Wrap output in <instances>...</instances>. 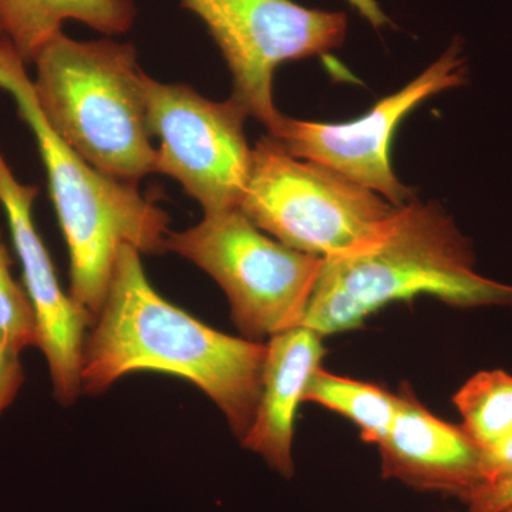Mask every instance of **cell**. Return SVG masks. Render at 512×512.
<instances>
[{
  "label": "cell",
  "instance_id": "7402d4cb",
  "mask_svg": "<svg viewBox=\"0 0 512 512\" xmlns=\"http://www.w3.org/2000/svg\"><path fill=\"white\" fill-rule=\"evenodd\" d=\"M466 512H476V511L467 510Z\"/></svg>",
  "mask_w": 512,
  "mask_h": 512
},
{
  "label": "cell",
  "instance_id": "8fae6325",
  "mask_svg": "<svg viewBox=\"0 0 512 512\" xmlns=\"http://www.w3.org/2000/svg\"><path fill=\"white\" fill-rule=\"evenodd\" d=\"M377 448L382 476L466 503L483 485V450L466 430L430 413L412 389L399 394L392 427Z\"/></svg>",
  "mask_w": 512,
  "mask_h": 512
},
{
  "label": "cell",
  "instance_id": "ffe728a7",
  "mask_svg": "<svg viewBox=\"0 0 512 512\" xmlns=\"http://www.w3.org/2000/svg\"><path fill=\"white\" fill-rule=\"evenodd\" d=\"M353 6L373 26V28H382L389 23V18L384 15L382 8L376 0H348Z\"/></svg>",
  "mask_w": 512,
  "mask_h": 512
},
{
  "label": "cell",
  "instance_id": "d6986e66",
  "mask_svg": "<svg viewBox=\"0 0 512 512\" xmlns=\"http://www.w3.org/2000/svg\"><path fill=\"white\" fill-rule=\"evenodd\" d=\"M467 510L476 512L512 511V478L493 485H484L467 498Z\"/></svg>",
  "mask_w": 512,
  "mask_h": 512
},
{
  "label": "cell",
  "instance_id": "30bf717a",
  "mask_svg": "<svg viewBox=\"0 0 512 512\" xmlns=\"http://www.w3.org/2000/svg\"><path fill=\"white\" fill-rule=\"evenodd\" d=\"M37 192L36 185L20 183L0 150V207L22 264L23 286L35 311L39 348L49 366L53 393L57 402L70 406L83 392L84 333L94 316L72 295L67 296L59 284L33 220Z\"/></svg>",
  "mask_w": 512,
  "mask_h": 512
},
{
  "label": "cell",
  "instance_id": "e0dca14e",
  "mask_svg": "<svg viewBox=\"0 0 512 512\" xmlns=\"http://www.w3.org/2000/svg\"><path fill=\"white\" fill-rule=\"evenodd\" d=\"M19 349L0 339V416L18 396L25 382Z\"/></svg>",
  "mask_w": 512,
  "mask_h": 512
},
{
  "label": "cell",
  "instance_id": "52a82bcc",
  "mask_svg": "<svg viewBox=\"0 0 512 512\" xmlns=\"http://www.w3.org/2000/svg\"><path fill=\"white\" fill-rule=\"evenodd\" d=\"M181 8L204 23L234 79L232 99L249 117L274 128L279 64L322 56L345 42L348 18L342 12L306 8L293 0H180Z\"/></svg>",
  "mask_w": 512,
  "mask_h": 512
},
{
  "label": "cell",
  "instance_id": "5bb4252c",
  "mask_svg": "<svg viewBox=\"0 0 512 512\" xmlns=\"http://www.w3.org/2000/svg\"><path fill=\"white\" fill-rule=\"evenodd\" d=\"M303 402L318 404L346 417L356 424L365 443L377 446L392 427L399 394L319 367L309 380Z\"/></svg>",
  "mask_w": 512,
  "mask_h": 512
},
{
  "label": "cell",
  "instance_id": "6da1fadb",
  "mask_svg": "<svg viewBox=\"0 0 512 512\" xmlns=\"http://www.w3.org/2000/svg\"><path fill=\"white\" fill-rule=\"evenodd\" d=\"M140 255L130 245L117 254L106 301L84 342L83 392H104L137 370L170 373L200 387L244 439L261 397L266 343L212 329L165 301Z\"/></svg>",
  "mask_w": 512,
  "mask_h": 512
},
{
  "label": "cell",
  "instance_id": "9a60e30c",
  "mask_svg": "<svg viewBox=\"0 0 512 512\" xmlns=\"http://www.w3.org/2000/svg\"><path fill=\"white\" fill-rule=\"evenodd\" d=\"M468 436L481 450L512 433V376L485 370L470 377L453 397Z\"/></svg>",
  "mask_w": 512,
  "mask_h": 512
},
{
  "label": "cell",
  "instance_id": "ac0fdd59",
  "mask_svg": "<svg viewBox=\"0 0 512 512\" xmlns=\"http://www.w3.org/2000/svg\"><path fill=\"white\" fill-rule=\"evenodd\" d=\"M512 478V433L493 447L483 450L484 485L503 483ZM480 487V488H481Z\"/></svg>",
  "mask_w": 512,
  "mask_h": 512
},
{
  "label": "cell",
  "instance_id": "44dd1931",
  "mask_svg": "<svg viewBox=\"0 0 512 512\" xmlns=\"http://www.w3.org/2000/svg\"><path fill=\"white\" fill-rule=\"evenodd\" d=\"M3 39H5V36H3L2 29H0V42H2Z\"/></svg>",
  "mask_w": 512,
  "mask_h": 512
},
{
  "label": "cell",
  "instance_id": "5b68a950",
  "mask_svg": "<svg viewBox=\"0 0 512 512\" xmlns=\"http://www.w3.org/2000/svg\"><path fill=\"white\" fill-rule=\"evenodd\" d=\"M239 210L286 247L329 259L375 244L397 207L266 136L252 147Z\"/></svg>",
  "mask_w": 512,
  "mask_h": 512
},
{
  "label": "cell",
  "instance_id": "2e32d148",
  "mask_svg": "<svg viewBox=\"0 0 512 512\" xmlns=\"http://www.w3.org/2000/svg\"><path fill=\"white\" fill-rule=\"evenodd\" d=\"M0 339L15 346L20 352L37 346L40 335L35 311L25 286H20L12 275L10 256L0 234Z\"/></svg>",
  "mask_w": 512,
  "mask_h": 512
},
{
  "label": "cell",
  "instance_id": "7c38bea8",
  "mask_svg": "<svg viewBox=\"0 0 512 512\" xmlns=\"http://www.w3.org/2000/svg\"><path fill=\"white\" fill-rule=\"evenodd\" d=\"M322 339L306 326L269 338L258 409L241 440L242 446L264 458L269 468L286 480L295 476L292 444L296 413L325 356Z\"/></svg>",
  "mask_w": 512,
  "mask_h": 512
},
{
  "label": "cell",
  "instance_id": "8992f818",
  "mask_svg": "<svg viewBox=\"0 0 512 512\" xmlns=\"http://www.w3.org/2000/svg\"><path fill=\"white\" fill-rule=\"evenodd\" d=\"M165 249L183 256L224 289L232 319L249 340L303 325L323 259L268 237L241 210L204 215L170 232Z\"/></svg>",
  "mask_w": 512,
  "mask_h": 512
},
{
  "label": "cell",
  "instance_id": "4fadbf2b",
  "mask_svg": "<svg viewBox=\"0 0 512 512\" xmlns=\"http://www.w3.org/2000/svg\"><path fill=\"white\" fill-rule=\"evenodd\" d=\"M136 19V0H0V29L26 64L63 32L64 22L110 37L127 33Z\"/></svg>",
  "mask_w": 512,
  "mask_h": 512
},
{
  "label": "cell",
  "instance_id": "277c9868",
  "mask_svg": "<svg viewBox=\"0 0 512 512\" xmlns=\"http://www.w3.org/2000/svg\"><path fill=\"white\" fill-rule=\"evenodd\" d=\"M33 63L39 109L74 153L101 173L137 184L156 173L137 49L117 40L59 33Z\"/></svg>",
  "mask_w": 512,
  "mask_h": 512
},
{
  "label": "cell",
  "instance_id": "9c48e42d",
  "mask_svg": "<svg viewBox=\"0 0 512 512\" xmlns=\"http://www.w3.org/2000/svg\"><path fill=\"white\" fill-rule=\"evenodd\" d=\"M466 57L458 42L399 92L384 97L359 119L320 123L282 114L268 136L293 157L315 161L369 188L402 207L414 200L412 190L394 174L390 150L400 123L436 94L463 86Z\"/></svg>",
  "mask_w": 512,
  "mask_h": 512
},
{
  "label": "cell",
  "instance_id": "ba28073f",
  "mask_svg": "<svg viewBox=\"0 0 512 512\" xmlns=\"http://www.w3.org/2000/svg\"><path fill=\"white\" fill-rule=\"evenodd\" d=\"M147 123L160 140L156 173L174 178L204 215L239 210L252 148L248 111L235 99L212 101L190 86L144 76Z\"/></svg>",
  "mask_w": 512,
  "mask_h": 512
},
{
  "label": "cell",
  "instance_id": "3957f363",
  "mask_svg": "<svg viewBox=\"0 0 512 512\" xmlns=\"http://www.w3.org/2000/svg\"><path fill=\"white\" fill-rule=\"evenodd\" d=\"M0 90L12 97L45 164L50 197L69 249L70 295L96 319L120 248L163 252L170 217L144 198L136 184L101 173L57 136L39 109L26 63L6 37L0 42Z\"/></svg>",
  "mask_w": 512,
  "mask_h": 512
},
{
  "label": "cell",
  "instance_id": "7a4b0ae2",
  "mask_svg": "<svg viewBox=\"0 0 512 512\" xmlns=\"http://www.w3.org/2000/svg\"><path fill=\"white\" fill-rule=\"evenodd\" d=\"M417 296L456 308H512V285L478 274L471 242L444 208L412 200L397 207L375 244L323 259L302 326L323 338L349 332Z\"/></svg>",
  "mask_w": 512,
  "mask_h": 512
},
{
  "label": "cell",
  "instance_id": "603a6c76",
  "mask_svg": "<svg viewBox=\"0 0 512 512\" xmlns=\"http://www.w3.org/2000/svg\"><path fill=\"white\" fill-rule=\"evenodd\" d=\"M508 512H512V511H508Z\"/></svg>",
  "mask_w": 512,
  "mask_h": 512
}]
</instances>
